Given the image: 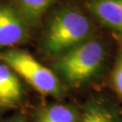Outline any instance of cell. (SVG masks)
Instances as JSON below:
<instances>
[{"mask_svg":"<svg viewBox=\"0 0 122 122\" xmlns=\"http://www.w3.org/2000/svg\"><path fill=\"white\" fill-rule=\"evenodd\" d=\"M113 84L116 91L122 97V54L119 56L112 75Z\"/></svg>","mask_w":122,"mask_h":122,"instance_id":"10","label":"cell"},{"mask_svg":"<svg viewBox=\"0 0 122 122\" xmlns=\"http://www.w3.org/2000/svg\"><path fill=\"white\" fill-rule=\"evenodd\" d=\"M22 86L18 77L6 64H0V106L12 107L20 102Z\"/></svg>","mask_w":122,"mask_h":122,"instance_id":"6","label":"cell"},{"mask_svg":"<svg viewBox=\"0 0 122 122\" xmlns=\"http://www.w3.org/2000/svg\"><path fill=\"white\" fill-rule=\"evenodd\" d=\"M79 122H117L109 110L97 105H91L84 111Z\"/></svg>","mask_w":122,"mask_h":122,"instance_id":"9","label":"cell"},{"mask_svg":"<svg viewBox=\"0 0 122 122\" xmlns=\"http://www.w3.org/2000/svg\"><path fill=\"white\" fill-rule=\"evenodd\" d=\"M25 34V25L20 14L8 6L0 5V48L21 42Z\"/></svg>","mask_w":122,"mask_h":122,"instance_id":"4","label":"cell"},{"mask_svg":"<svg viewBox=\"0 0 122 122\" xmlns=\"http://www.w3.org/2000/svg\"><path fill=\"white\" fill-rule=\"evenodd\" d=\"M8 122H25V121L22 117H17L13 118Z\"/></svg>","mask_w":122,"mask_h":122,"instance_id":"11","label":"cell"},{"mask_svg":"<svg viewBox=\"0 0 122 122\" xmlns=\"http://www.w3.org/2000/svg\"><path fill=\"white\" fill-rule=\"evenodd\" d=\"M87 8L102 23L122 36V0H91Z\"/></svg>","mask_w":122,"mask_h":122,"instance_id":"5","label":"cell"},{"mask_svg":"<svg viewBox=\"0 0 122 122\" xmlns=\"http://www.w3.org/2000/svg\"><path fill=\"white\" fill-rule=\"evenodd\" d=\"M104 48L97 41L82 43L60 56L54 68L70 85H79L88 80L101 67Z\"/></svg>","mask_w":122,"mask_h":122,"instance_id":"2","label":"cell"},{"mask_svg":"<svg viewBox=\"0 0 122 122\" xmlns=\"http://www.w3.org/2000/svg\"><path fill=\"white\" fill-rule=\"evenodd\" d=\"M37 122H76V113L69 106L54 105L41 112Z\"/></svg>","mask_w":122,"mask_h":122,"instance_id":"8","label":"cell"},{"mask_svg":"<svg viewBox=\"0 0 122 122\" xmlns=\"http://www.w3.org/2000/svg\"><path fill=\"white\" fill-rule=\"evenodd\" d=\"M91 32V24L81 12L62 10L56 14L48 26L45 49L50 55L60 56L85 42Z\"/></svg>","mask_w":122,"mask_h":122,"instance_id":"1","label":"cell"},{"mask_svg":"<svg viewBox=\"0 0 122 122\" xmlns=\"http://www.w3.org/2000/svg\"><path fill=\"white\" fill-rule=\"evenodd\" d=\"M0 60L43 94L59 95L60 83L52 71L25 51L11 49L0 53Z\"/></svg>","mask_w":122,"mask_h":122,"instance_id":"3","label":"cell"},{"mask_svg":"<svg viewBox=\"0 0 122 122\" xmlns=\"http://www.w3.org/2000/svg\"><path fill=\"white\" fill-rule=\"evenodd\" d=\"M20 15L30 24H36L54 0H14Z\"/></svg>","mask_w":122,"mask_h":122,"instance_id":"7","label":"cell"}]
</instances>
